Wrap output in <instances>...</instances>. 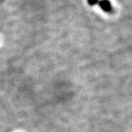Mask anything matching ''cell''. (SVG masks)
<instances>
[{
	"label": "cell",
	"mask_w": 132,
	"mask_h": 132,
	"mask_svg": "<svg viewBox=\"0 0 132 132\" xmlns=\"http://www.w3.org/2000/svg\"><path fill=\"white\" fill-rule=\"evenodd\" d=\"M87 2L90 5H98L101 10H103L106 13H114L112 5L108 0H87Z\"/></svg>",
	"instance_id": "1"
}]
</instances>
